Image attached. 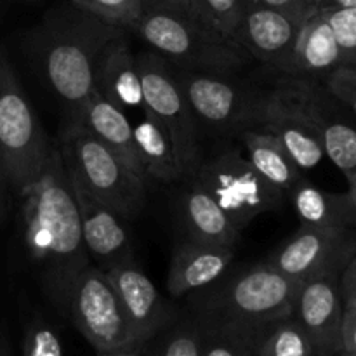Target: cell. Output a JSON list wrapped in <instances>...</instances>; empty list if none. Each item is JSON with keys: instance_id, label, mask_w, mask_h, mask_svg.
Segmentation results:
<instances>
[{"instance_id": "cell-1", "label": "cell", "mask_w": 356, "mask_h": 356, "mask_svg": "<svg viewBox=\"0 0 356 356\" xmlns=\"http://www.w3.org/2000/svg\"><path fill=\"white\" fill-rule=\"evenodd\" d=\"M125 28L106 23L73 2L49 10L28 33L26 47L37 75L68 115L79 120L96 90V73L104 49Z\"/></svg>"}, {"instance_id": "cell-2", "label": "cell", "mask_w": 356, "mask_h": 356, "mask_svg": "<svg viewBox=\"0 0 356 356\" xmlns=\"http://www.w3.org/2000/svg\"><path fill=\"white\" fill-rule=\"evenodd\" d=\"M21 198L24 247L52 301L90 263L72 181L58 146H52L47 163Z\"/></svg>"}, {"instance_id": "cell-3", "label": "cell", "mask_w": 356, "mask_h": 356, "mask_svg": "<svg viewBox=\"0 0 356 356\" xmlns=\"http://www.w3.org/2000/svg\"><path fill=\"white\" fill-rule=\"evenodd\" d=\"M301 282L287 277L270 263H261L197 292V316L219 322L264 327L294 315Z\"/></svg>"}, {"instance_id": "cell-4", "label": "cell", "mask_w": 356, "mask_h": 356, "mask_svg": "<svg viewBox=\"0 0 356 356\" xmlns=\"http://www.w3.org/2000/svg\"><path fill=\"white\" fill-rule=\"evenodd\" d=\"M139 37L177 68L212 75H233L247 65L250 56L216 28L197 19L145 2L136 26Z\"/></svg>"}, {"instance_id": "cell-5", "label": "cell", "mask_w": 356, "mask_h": 356, "mask_svg": "<svg viewBox=\"0 0 356 356\" xmlns=\"http://www.w3.org/2000/svg\"><path fill=\"white\" fill-rule=\"evenodd\" d=\"M56 146L70 176L101 204L122 219H132L143 211L148 183L127 169L89 129L68 122Z\"/></svg>"}, {"instance_id": "cell-6", "label": "cell", "mask_w": 356, "mask_h": 356, "mask_svg": "<svg viewBox=\"0 0 356 356\" xmlns=\"http://www.w3.org/2000/svg\"><path fill=\"white\" fill-rule=\"evenodd\" d=\"M52 145L0 44V153L10 191L23 197L47 163Z\"/></svg>"}, {"instance_id": "cell-7", "label": "cell", "mask_w": 356, "mask_h": 356, "mask_svg": "<svg viewBox=\"0 0 356 356\" xmlns=\"http://www.w3.org/2000/svg\"><path fill=\"white\" fill-rule=\"evenodd\" d=\"M52 305L73 323L96 353H132L145 350L125 320L106 271L92 263L59 291Z\"/></svg>"}, {"instance_id": "cell-8", "label": "cell", "mask_w": 356, "mask_h": 356, "mask_svg": "<svg viewBox=\"0 0 356 356\" xmlns=\"http://www.w3.org/2000/svg\"><path fill=\"white\" fill-rule=\"evenodd\" d=\"M193 181L214 198L240 232L257 216L280 209L285 200V193L268 183L240 148L202 159Z\"/></svg>"}, {"instance_id": "cell-9", "label": "cell", "mask_w": 356, "mask_h": 356, "mask_svg": "<svg viewBox=\"0 0 356 356\" xmlns=\"http://www.w3.org/2000/svg\"><path fill=\"white\" fill-rule=\"evenodd\" d=\"M145 110L167 131L184 177H193L202 162L198 120L191 111L169 61L156 52L138 56Z\"/></svg>"}, {"instance_id": "cell-10", "label": "cell", "mask_w": 356, "mask_h": 356, "mask_svg": "<svg viewBox=\"0 0 356 356\" xmlns=\"http://www.w3.org/2000/svg\"><path fill=\"white\" fill-rule=\"evenodd\" d=\"M356 257V228H301L282 243L266 263L287 277L306 282L316 277H341Z\"/></svg>"}, {"instance_id": "cell-11", "label": "cell", "mask_w": 356, "mask_h": 356, "mask_svg": "<svg viewBox=\"0 0 356 356\" xmlns=\"http://www.w3.org/2000/svg\"><path fill=\"white\" fill-rule=\"evenodd\" d=\"M177 83L197 117L198 124L216 131H235L252 124L259 99L240 83L233 75H212L190 70H174Z\"/></svg>"}, {"instance_id": "cell-12", "label": "cell", "mask_w": 356, "mask_h": 356, "mask_svg": "<svg viewBox=\"0 0 356 356\" xmlns=\"http://www.w3.org/2000/svg\"><path fill=\"white\" fill-rule=\"evenodd\" d=\"M252 124L275 136L301 170L313 169L325 156L318 129L302 103L301 83L261 97Z\"/></svg>"}, {"instance_id": "cell-13", "label": "cell", "mask_w": 356, "mask_h": 356, "mask_svg": "<svg viewBox=\"0 0 356 356\" xmlns=\"http://www.w3.org/2000/svg\"><path fill=\"white\" fill-rule=\"evenodd\" d=\"M306 19L256 0H245L242 17L232 38L250 58L271 68L292 73L296 45Z\"/></svg>"}, {"instance_id": "cell-14", "label": "cell", "mask_w": 356, "mask_h": 356, "mask_svg": "<svg viewBox=\"0 0 356 356\" xmlns=\"http://www.w3.org/2000/svg\"><path fill=\"white\" fill-rule=\"evenodd\" d=\"M106 277L117 294L129 327L146 348L174 318L172 308L136 261L111 266L106 270Z\"/></svg>"}, {"instance_id": "cell-15", "label": "cell", "mask_w": 356, "mask_h": 356, "mask_svg": "<svg viewBox=\"0 0 356 356\" xmlns=\"http://www.w3.org/2000/svg\"><path fill=\"white\" fill-rule=\"evenodd\" d=\"M344 301L339 277H316L302 282L294 316L312 339L316 356H336L343 350Z\"/></svg>"}, {"instance_id": "cell-16", "label": "cell", "mask_w": 356, "mask_h": 356, "mask_svg": "<svg viewBox=\"0 0 356 356\" xmlns=\"http://www.w3.org/2000/svg\"><path fill=\"white\" fill-rule=\"evenodd\" d=\"M70 181L79 207L83 243L90 261H96V266L104 271L117 264L134 261V250L120 216L94 198L72 176Z\"/></svg>"}, {"instance_id": "cell-17", "label": "cell", "mask_w": 356, "mask_h": 356, "mask_svg": "<svg viewBox=\"0 0 356 356\" xmlns=\"http://www.w3.org/2000/svg\"><path fill=\"white\" fill-rule=\"evenodd\" d=\"M235 259V247L188 242L174 247L167 289L174 298L209 287L226 273Z\"/></svg>"}, {"instance_id": "cell-18", "label": "cell", "mask_w": 356, "mask_h": 356, "mask_svg": "<svg viewBox=\"0 0 356 356\" xmlns=\"http://www.w3.org/2000/svg\"><path fill=\"white\" fill-rule=\"evenodd\" d=\"M76 122L89 129L127 169H131L136 176L148 183L138 145H136L134 127L125 117L124 110L115 106L113 103L106 101L99 92L94 90Z\"/></svg>"}, {"instance_id": "cell-19", "label": "cell", "mask_w": 356, "mask_h": 356, "mask_svg": "<svg viewBox=\"0 0 356 356\" xmlns=\"http://www.w3.org/2000/svg\"><path fill=\"white\" fill-rule=\"evenodd\" d=\"M96 92L124 111L145 110L138 56L132 52L125 35L104 49L97 65Z\"/></svg>"}, {"instance_id": "cell-20", "label": "cell", "mask_w": 356, "mask_h": 356, "mask_svg": "<svg viewBox=\"0 0 356 356\" xmlns=\"http://www.w3.org/2000/svg\"><path fill=\"white\" fill-rule=\"evenodd\" d=\"M302 103L318 129L325 155L343 170L344 174L356 170V127L337 115L330 108L327 97L329 92H322L309 83H301Z\"/></svg>"}, {"instance_id": "cell-21", "label": "cell", "mask_w": 356, "mask_h": 356, "mask_svg": "<svg viewBox=\"0 0 356 356\" xmlns=\"http://www.w3.org/2000/svg\"><path fill=\"white\" fill-rule=\"evenodd\" d=\"M181 214L190 240L225 247H235L238 242L240 229L216 204L214 198L195 181L183 195Z\"/></svg>"}, {"instance_id": "cell-22", "label": "cell", "mask_w": 356, "mask_h": 356, "mask_svg": "<svg viewBox=\"0 0 356 356\" xmlns=\"http://www.w3.org/2000/svg\"><path fill=\"white\" fill-rule=\"evenodd\" d=\"M343 66L339 42L323 10L316 9L305 21L292 63V75H330Z\"/></svg>"}, {"instance_id": "cell-23", "label": "cell", "mask_w": 356, "mask_h": 356, "mask_svg": "<svg viewBox=\"0 0 356 356\" xmlns=\"http://www.w3.org/2000/svg\"><path fill=\"white\" fill-rule=\"evenodd\" d=\"M299 221L313 228H356V211L350 195L325 191L305 177L289 191Z\"/></svg>"}, {"instance_id": "cell-24", "label": "cell", "mask_w": 356, "mask_h": 356, "mask_svg": "<svg viewBox=\"0 0 356 356\" xmlns=\"http://www.w3.org/2000/svg\"><path fill=\"white\" fill-rule=\"evenodd\" d=\"M240 138L254 169L287 197L302 177V170L296 165L287 149L275 136L259 127L242 129Z\"/></svg>"}, {"instance_id": "cell-25", "label": "cell", "mask_w": 356, "mask_h": 356, "mask_svg": "<svg viewBox=\"0 0 356 356\" xmlns=\"http://www.w3.org/2000/svg\"><path fill=\"white\" fill-rule=\"evenodd\" d=\"M143 113L141 122L134 127V139L148 181L169 184L184 179L183 167L167 131L148 111Z\"/></svg>"}, {"instance_id": "cell-26", "label": "cell", "mask_w": 356, "mask_h": 356, "mask_svg": "<svg viewBox=\"0 0 356 356\" xmlns=\"http://www.w3.org/2000/svg\"><path fill=\"white\" fill-rule=\"evenodd\" d=\"M200 356H256L264 327L219 322L197 316Z\"/></svg>"}, {"instance_id": "cell-27", "label": "cell", "mask_w": 356, "mask_h": 356, "mask_svg": "<svg viewBox=\"0 0 356 356\" xmlns=\"http://www.w3.org/2000/svg\"><path fill=\"white\" fill-rule=\"evenodd\" d=\"M256 356H316L312 339L294 315L268 323Z\"/></svg>"}, {"instance_id": "cell-28", "label": "cell", "mask_w": 356, "mask_h": 356, "mask_svg": "<svg viewBox=\"0 0 356 356\" xmlns=\"http://www.w3.org/2000/svg\"><path fill=\"white\" fill-rule=\"evenodd\" d=\"M80 9L120 28H134L145 10V0H70Z\"/></svg>"}, {"instance_id": "cell-29", "label": "cell", "mask_w": 356, "mask_h": 356, "mask_svg": "<svg viewBox=\"0 0 356 356\" xmlns=\"http://www.w3.org/2000/svg\"><path fill=\"white\" fill-rule=\"evenodd\" d=\"M21 356H65L59 336L40 315L28 320L24 327Z\"/></svg>"}, {"instance_id": "cell-30", "label": "cell", "mask_w": 356, "mask_h": 356, "mask_svg": "<svg viewBox=\"0 0 356 356\" xmlns=\"http://www.w3.org/2000/svg\"><path fill=\"white\" fill-rule=\"evenodd\" d=\"M329 19L337 42H339L343 66L356 70V7L355 9H336L320 7Z\"/></svg>"}, {"instance_id": "cell-31", "label": "cell", "mask_w": 356, "mask_h": 356, "mask_svg": "<svg viewBox=\"0 0 356 356\" xmlns=\"http://www.w3.org/2000/svg\"><path fill=\"white\" fill-rule=\"evenodd\" d=\"M153 356H200V327L197 318L174 327Z\"/></svg>"}, {"instance_id": "cell-32", "label": "cell", "mask_w": 356, "mask_h": 356, "mask_svg": "<svg viewBox=\"0 0 356 356\" xmlns=\"http://www.w3.org/2000/svg\"><path fill=\"white\" fill-rule=\"evenodd\" d=\"M209 23L232 38L242 17L245 0H198Z\"/></svg>"}, {"instance_id": "cell-33", "label": "cell", "mask_w": 356, "mask_h": 356, "mask_svg": "<svg viewBox=\"0 0 356 356\" xmlns=\"http://www.w3.org/2000/svg\"><path fill=\"white\" fill-rule=\"evenodd\" d=\"M327 90L350 108L356 117V70L348 66H339L330 75H327Z\"/></svg>"}, {"instance_id": "cell-34", "label": "cell", "mask_w": 356, "mask_h": 356, "mask_svg": "<svg viewBox=\"0 0 356 356\" xmlns=\"http://www.w3.org/2000/svg\"><path fill=\"white\" fill-rule=\"evenodd\" d=\"M145 2L153 3V6H159V7H165V9H170V10H176V13L184 14V16L191 17V19H197L200 21V23L212 26V24L207 21V17H205L198 0H145Z\"/></svg>"}, {"instance_id": "cell-35", "label": "cell", "mask_w": 356, "mask_h": 356, "mask_svg": "<svg viewBox=\"0 0 356 356\" xmlns=\"http://www.w3.org/2000/svg\"><path fill=\"white\" fill-rule=\"evenodd\" d=\"M264 6L275 7V9L285 10L299 17H309L320 7V0H256Z\"/></svg>"}, {"instance_id": "cell-36", "label": "cell", "mask_w": 356, "mask_h": 356, "mask_svg": "<svg viewBox=\"0 0 356 356\" xmlns=\"http://www.w3.org/2000/svg\"><path fill=\"white\" fill-rule=\"evenodd\" d=\"M341 341H343V350L341 351L356 353V306L344 305Z\"/></svg>"}, {"instance_id": "cell-37", "label": "cell", "mask_w": 356, "mask_h": 356, "mask_svg": "<svg viewBox=\"0 0 356 356\" xmlns=\"http://www.w3.org/2000/svg\"><path fill=\"white\" fill-rule=\"evenodd\" d=\"M339 289L344 305L356 306V257L341 273Z\"/></svg>"}, {"instance_id": "cell-38", "label": "cell", "mask_w": 356, "mask_h": 356, "mask_svg": "<svg viewBox=\"0 0 356 356\" xmlns=\"http://www.w3.org/2000/svg\"><path fill=\"white\" fill-rule=\"evenodd\" d=\"M7 205H9V181H7L6 165H3L2 153H0V222L6 219Z\"/></svg>"}, {"instance_id": "cell-39", "label": "cell", "mask_w": 356, "mask_h": 356, "mask_svg": "<svg viewBox=\"0 0 356 356\" xmlns=\"http://www.w3.org/2000/svg\"><path fill=\"white\" fill-rule=\"evenodd\" d=\"M320 7H336V9H355L356 0H322Z\"/></svg>"}, {"instance_id": "cell-40", "label": "cell", "mask_w": 356, "mask_h": 356, "mask_svg": "<svg viewBox=\"0 0 356 356\" xmlns=\"http://www.w3.org/2000/svg\"><path fill=\"white\" fill-rule=\"evenodd\" d=\"M346 179H348V195H350L351 202H353V207L356 211V170L353 172H348L346 174Z\"/></svg>"}, {"instance_id": "cell-41", "label": "cell", "mask_w": 356, "mask_h": 356, "mask_svg": "<svg viewBox=\"0 0 356 356\" xmlns=\"http://www.w3.org/2000/svg\"><path fill=\"white\" fill-rule=\"evenodd\" d=\"M0 356H13L10 355V346L9 339H7V334L0 329Z\"/></svg>"}, {"instance_id": "cell-42", "label": "cell", "mask_w": 356, "mask_h": 356, "mask_svg": "<svg viewBox=\"0 0 356 356\" xmlns=\"http://www.w3.org/2000/svg\"><path fill=\"white\" fill-rule=\"evenodd\" d=\"M97 356H148L143 351H132V353H97Z\"/></svg>"}, {"instance_id": "cell-43", "label": "cell", "mask_w": 356, "mask_h": 356, "mask_svg": "<svg viewBox=\"0 0 356 356\" xmlns=\"http://www.w3.org/2000/svg\"><path fill=\"white\" fill-rule=\"evenodd\" d=\"M337 356H356V353H350V351H339Z\"/></svg>"}, {"instance_id": "cell-44", "label": "cell", "mask_w": 356, "mask_h": 356, "mask_svg": "<svg viewBox=\"0 0 356 356\" xmlns=\"http://www.w3.org/2000/svg\"><path fill=\"white\" fill-rule=\"evenodd\" d=\"M320 3H322V0H320Z\"/></svg>"}]
</instances>
